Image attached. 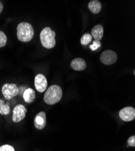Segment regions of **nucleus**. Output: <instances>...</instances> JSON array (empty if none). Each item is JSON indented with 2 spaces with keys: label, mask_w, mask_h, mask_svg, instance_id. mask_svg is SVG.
<instances>
[{
  "label": "nucleus",
  "mask_w": 135,
  "mask_h": 151,
  "mask_svg": "<svg viewBox=\"0 0 135 151\" xmlns=\"http://www.w3.org/2000/svg\"><path fill=\"white\" fill-rule=\"evenodd\" d=\"M27 111V108H26L24 105H17L13 110V116H12L13 122L15 123H18L26 117Z\"/></svg>",
  "instance_id": "nucleus-6"
},
{
  "label": "nucleus",
  "mask_w": 135,
  "mask_h": 151,
  "mask_svg": "<svg viewBox=\"0 0 135 151\" xmlns=\"http://www.w3.org/2000/svg\"><path fill=\"white\" fill-rule=\"evenodd\" d=\"M34 36V29L32 25L26 22H22L17 26V37L19 41L27 42L31 41Z\"/></svg>",
  "instance_id": "nucleus-2"
},
{
  "label": "nucleus",
  "mask_w": 135,
  "mask_h": 151,
  "mask_svg": "<svg viewBox=\"0 0 135 151\" xmlns=\"http://www.w3.org/2000/svg\"><path fill=\"white\" fill-rule=\"evenodd\" d=\"M10 109L9 104L6 105L3 100L0 99V114L1 115H8Z\"/></svg>",
  "instance_id": "nucleus-14"
},
{
  "label": "nucleus",
  "mask_w": 135,
  "mask_h": 151,
  "mask_svg": "<svg viewBox=\"0 0 135 151\" xmlns=\"http://www.w3.org/2000/svg\"><path fill=\"white\" fill-rule=\"evenodd\" d=\"M71 67L75 71H82L87 67L85 61L81 58H76L72 60L70 64Z\"/></svg>",
  "instance_id": "nucleus-10"
},
{
  "label": "nucleus",
  "mask_w": 135,
  "mask_h": 151,
  "mask_svg": "<svg viewBox=\"0 0 135 151\" xmlns=\"http://www.w3.org/2000/svg\"><path fill=\"white\" fill-rule=\"evenodd\" d=\"M118 59L117 54L112 50H107L103 52L100 56V60L104 65H112Z\"/></svg>",
  "instance_id": "nucleus-5"
},
{
  "label": "nucleus",
  "mask_w": 135,
  "mask_h": 151,
  "mask_svg": "<svg viewBox=\"0 0 135 151\" xmlns=\"http://www.w3.org/2000/svg\"><path fill=\"white\" fill-rule=\"evenodd\" d=\"M46 125V115L44 112H40L34 118V126L38 129H43Z\"/></svg>",
  "instance_id": "nucleus-9"
},
{
  "label": "nucleus",
  "mask_w": 135,
  "mask_h": 151,
  "mask_svg": "<svg viewBox=\"0 0 135 151\" xmlns=\"http://www.w3.org/2000/svg\"><path fill=\"white\" fill-rule=\"evenodd\" d=\"M2 93L7 100L17 96L19 93V88L15 83H6L2 87Z\"/></svg>",
  "instance_id": "nucleus-4"
},
{
  "label": "nucleus",
  "mask_w": 135,
  "mask_h": 151,
  "mask_svg": "<svg viewBox=\"0 0 135 151\" xmlns=\"http://www.w3.org/2000/svg\"><path fill=\"white\" fill-rule=\"evenodd\" d=\"M34 83L35 89L40 93H44L47 88V81L43 74H38L36 76Z\"/></svg>",
  "instance_id": "nucleus-7"
},
{
  "label": "nucleus",
  "mask_w": 135,
  "mask_h": 151,
  "mask_svg": "<svg viewBox=\"0 0 135 151\" xmlns=\"http://www.w3.org/2000/svg\"><path fill=\"white\" fill-rule=\"evenodd\" d=\"M119 116L124 122L132 121L135 119V109L133 107H126L119 111Z\"/></svg>",
  "instance_id": "nucleus-8"
},
{
  "label": "nucleus",
  "mask_w": 135,
  "mask_h": 151,
  "mask_svg": "<svg viewBox=\"0 0 135 151\" xmlns=\"http://www.w3.org/2000/svg\"><path fill=\"white\" fill-rule=\"evenodd\" d=\"M7 36L3 31H0V48L6 45L7 42Z\"/></svg>",
  "instance_id": "nucleus-16"
},
{
  "label": "nucleus",
  "mask_w": 135,
  "mask_h": 151,
  "mask_svg": "<svg viewBox=\"0 0 135 151\" xmlns=\"http://www.w3.org/2000/svg\"><path fill=\"white\" fill-rule=\"evenodd\" d=\"M89 9L94 14H99L102 9L101 3L97 0H92L89 3Z\"/></svg>",
  "instance_id": "nucleus-13"
},
{
  "label": "nucleus",
  "mask_w": 135,
  "mask_h": 151,
  "mask_svg": "<svg viewBox=\"0 0 135 151\" xmlns=\"http://www.w3.org/2000/svg\"><path fill=\"white\" fill-rule=\"evenodd\" d=\"M3 10V4L1 1H0V14H1Z\"/></svg>",
  "instance_id": "nucleus-20"
},
{
  "label": "nucleus",
  "mask_w": 135,
  "mask_h": 151,
  "mask_svg": "<svg viewBox=\"0 0 135 151\" xmlns=\"http://www.w3.org/2000/svg\"><path fill=\"white\" fill-rule=\"evenodd\" d=\"M63 97V90L61 88L53 85L49 86L44 96V100L48 105H55L59 102Z\"/></svg>",
  "instance_id": "nucleus-1"
},
{
  "label": "nucleus",
  "mask_w": 135,
  "mask_h": 151,
  "mask_svg": "<svg viewBox=\"0 0 135 151\" xmlns=\"http://www.w3.org/2000/svg\"><path fill=\"white\" fill-rule=\"evenodd\" d=\"M55 32L50 27L44 28L40 33V40L43 46L47 49L53 48L56 45Z\"/></svg>",
  "instance_id": "nucleus-3"
},
{
  "label": "nucleus",
  "mask_w": 135,
  "mask_h": 151,
  "mask_svg": "<svg viewBox=\"0 0 135 151\" xmlns=\"http://www.w3.org/2000/svg\"><path fill=\"white\" fill-rule=\"evenodd\" d=\"M92 41V36L89 33H85L81 38V43L83 45H87Z\"/></svg>",
  "instance_id": "nucleus-15"
},
{
  "label": "nucleus",
  "mask_w": 135,
  "mask_h": 151,
  "mask_svg": "<svg viewBox=\"0 0 135 151\" xmlns=\"http://www.w3.org/2000/svg\"><path fill=\"white\" fill-rule=\"evenodd\" d=\"M101 42L99 41H95L93 42V44L90 45V48L93 50V51H95V50H97V48H99L101 47Z\"/></svg>",
  "instance_id": "nucleus-18"
},
{
  "label": "nucleus",
  "mask_w": 135,
  "mask_h": 151,
  "mask_svg": "<svg viewBox=\"0 0 135 151\" xmlns=\"http://www.w3.org/2000/svg\"><path fill=\"white\" fill-rule=\"evenodd\" d=\"M92 36L95 41H100L103 39L104 35V29L100 24L94 26L92 30Z\"/></svg>",
  "instance_id": "nucleus-11"
},
{
  "label": "nucleus",
  "mask_w": 135,
  "mask_h": 151,
  "mask_svg": "<svg viewBox=\"0 0 135 151\" xmlns=\"http://www.w3.org/2000/svg\"><path fill=\"white\" fill-rule=\"evenodd\" d=\"M36 94L35 90L32 88H27L23 93L24 100L27 104L32 103L35 99Z\"/></svg>",
  "instance_id": "nucleus-12"
},
{
  "label": "nucleus",
  "mask_w": 135,
  "mask_h": 151,
  "mask_svg": "<svg viewBox=\"0 0 135 151\" xmlns=\"http://www.w3.org/2000/svg\"><path fill=\"white\" fill-rule=\"evenodd\" d=\"M0 151H15V149L10 145H5L0 146Z\"/></svg>",
  "instance_id": "nucleus-17"
},
{
  "label": "nucleus",
  "mask_w": 135,
  "mask_h": 151,
  "mask_svg": "<svg viewBox=\"0 0 135 151\" xmlns=\"http://www.w3.org/2000/svg\"><path fill=\"white\" fill-rule=\"evenodd\" d=\"M128 146H130L131 147H134L135 146V136L133 135L131 136L129 139H128Z\"/></svg>",
  "instance_id": "nucleus-19"
}]
</instances>
